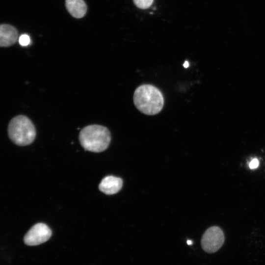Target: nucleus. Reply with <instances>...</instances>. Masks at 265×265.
<instances>
[{"instance_id":"5","label":"nucleus","mask_w":265,"mask_h":265,"mask_svg":"<svg viewBox=\"0 0 265 265\" xmlns=\"http://www.w3.org/2000/svg\"><path fill=\"white\" fill-rule=\"evenodd\" d=\"M52 231L45 223L34 225L25 235L24 241L29 246L37 245L47 241L51 237Z\"/></svg>"},{"instance_id":"13","label":"nucleus","mask_w":265,"mask_h":265,"mask_svg":"<svg viewBox=\"0 0 265 265\" xmlns=\"http://www.w3.org/2000/svg\"><path fill=\"white\" fill-rule=\"evenodd\" d=\"M192 243H193V242H192V241L191 240H188L187 241V243L188 245H191V244H192Z\"/></svg>"},{"instance_id":"10","label":"nucleus","mask_w":265,"mask_h":265,"mask_svg":"<svg viewBox=\"0 0 265 265\" xmlns=\"http://www.w3.org/2000/svg\"><path fill=\"white\" fill-rule=\"evenodd\" d=\"M19 42L22 46H27L30 42V38L26 34H23L19 37Z\"/></svg>"},{"instance_id":"4","label":"nucleus","mask_w":265,"mask_h":265,"mask_svg":"<svg viewBox=\"0 0 265 265\" xmlns=\"http://www.w3.org/2000/svg\"><path fill=\"white\" fill-rule=\"evenodd\" d=\"M224 241V233L220 228L212 226L204 233L201 238L203 249L209 253L216 252L223 245Z\"/></svg>"},{"instance_id":"2","label":"nucleus","mask_w":265,"mask_h":265,"mask_svg":"<svg viewBox=\"0 0 265 265\" xmlns=\"http://www.w3.org/2000/svg\"><path fill=\"white\" fill-rule=\"evenodd\" d=\"M81 146L86 151L99 153L106 150L111 140L108 129L99 125H91L84 127L79 134Z\"/></svg>"},{"instance_id":"9","label":"nucleus","mask_w":265,"mask_h":265,"mask_svg":"<svg viewBox=\"0 0 265 265\" xmlns=\"http://www.w3.org/2000/svg\"><path fill=\"white\" fill-rule=\"evenodd\" d=\"M154 0H133L135 5L139 9H145L151 6Z\"/></svg>"},{"instance_id":"12","label":"nucleus","mask_w":265,"mask_h":265,"mask_svg":"<svg viewBox=\"0 0 265 265\" xmlns=\"http://www.w3.org/2000/svg\"><path fill=\"white\" fill-rule=\"evenodd\" d=\"M189 66V63H188V62L187 61H186L184 64V67L185 68H187V67H188Z\"/></svg>"},{"instance_id":"11","label":"nucleus","mask_w":265,"mask_h":265,"mask_svg":"<svg viewBox=\"0 0 265 265\" xmlns=\"http://www.w3.org/2000/svg\"><path fill=\"white\" fill-rule=\"evenodd\" d=\"M259 160L256 158H254L250 161L249 166L250 169H253L257 168L259 166Z\"/></svg>"},{"instance_id":"3","label":"nucleus","mask_w":265,"mask_h":265,"mask_svg":"<svg viewBox=\"0 0 265 265\" xmlns=\"http://www.w3.org/2000/svg\"><path fill=\"white\" fill-rule=\"evenodd\" d=\"M8 133L13 142L17 145L26 146L31 144L36 136V130L30 119L23 115L12 118L8 126Z\"/></svg>"},{"instance_id":"8","label":"nucleus","mask_w":265,"mask_h":265,"mask_svg":"<svg viewBox=\"0 0 265 265\" xmlns=\"http://www.w3.org/2000/svg\"><path fill=\"white\" fill-rule=\"evenodd\" d=\"M68 12L74 18H81L86 13L87 5L83 0H65Z\"/></svg>"},{"instance_id":"7","label":"nucleus","mask_w":265,"mask_h":265,"mask_svg":"<svg viewBox=\"0 0 265 265\" xmlns=\"http://www.w3.org/2000/svg\"><path fill=\"white\" fill-rule=\"evenodd\" d=\"M122 180L113 176H107L104 178L99 185L101 191L107 195L117 193L122 188Z\"/></svg>"},{"instance_id":"6","label":"nucleus","mask_w":265,"mask_h":265,"mask_svg":"<svg viewBox=\"0 0 265 265\" xmlns=\"http://www.w3.org/2000/svg\"><path fill=\"white\" fill-rule=\"evenodd\" d=\"M18 39L17 29L8 24L0 26V46L7 47L14 44Z\"/></svg>"},{"instance_id":"1","label":"nucleus","mask_w":265,"mask_h":265,"mask_svg":"<svg viewBox=\"0 0 265 265\" xmlns=\"http://www.w3.org/2000/svg\"><path fill=\"white\" fill-rule=\"evenodd\" d=\"M133 100L136 107L142 113L148 115L159 113L164 105V98L161 91L156 86L149 84L137 87Z\"/></svg>"}]
</instances>
